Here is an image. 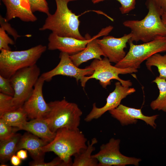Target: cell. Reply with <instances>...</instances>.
<instances>
[{
  "instance_id": "obj_1",
  "label": "cell",
  "mask_w": 166,
  "mask_h": 166,
  "mask_svg": "<svg viewBox=\"0 0 166 166\" xmlns=\"http://www.w3.org/2000/svg\"><path fill=\"white\" fill-rule=\"evenodd\" d=\"M146 5L148 12L144 18L127 20L123 23L131 31L132 37L129 41L145 43L166 37V27L161 18V12L152 0H147Z\"/></svg>"
},
{
  "instance_id": "obj_2",
  "label": "cell",
  "mask_w": 166,
  "mask_h": 166,
  "mask_svg": "<svg viewBox=\"0 0 166 166\" xmlns=\"http://www.w3.org/2000/svg\"><path fill=\"white\" fill-rule=\"evenodd\" d=\"M87 140L79 128L73 129L65 128L58 129L51 141L42 148L45 153L52 152L66 164L72 166L71 157L86 148Z\"/></svg>"
},
{
  "instance_id": "obj_3",
  "label": "cell",
  "mask_w": 166,
  "mask_h": 166,
  "mask_svg": "<svg viewBox=\"0 0 166 166\" xmlns=\"http://www.w3.org/2000/svg\"><path fill=\"white\" fill-rule=\"evenodd\" d=\"M56 9L53 14L47 15L40 31L49 30L61 37L74 38L84 40L86 38L81 34L79 30L80 15H76L70 10L68 4L77 0H55Z\"/></svg>"
},
{
  "instance_id": "obj_4",
  "label": "cell",
  "mask_w": 166,
  "mask_h": 166,
  "mask_svg": "<svg viewBox=\"0 0 166 166\" xmlns=\"http://www.w3.org/2000/svg\"><path fill=\"white\" fill-rule=\"evenodd\" d=\"M48 104L50 110L43 118L52 132H56L64 128H78L82 112L77 104L68 102L65 98Z\"/></svg>"
},
{
  "instance_id": "obj_5",
  "label": "cell",
  "mask_w": 166,
  "mask_h": 166,
  "mask_svg": "<svg viewBox=\"0 0 166 166\" xmlns=\"http://www.w3.org/2000/svg\"><path fill=\"white\" fill-rule=\"evenodd\" d=\"M47 48L46 46L40 44L21 51L2 49L0 53V75L10 78L19 70L36 64Z\"/></svg>"
},
{
  "instance_id": "obj_6",
  "label": "cell",
  "mask_w": 166,
  "mask_h": 166,
  "mask_svg": "<svg viewBox=\"0 0 166 166\" xmlns=\"http://www.w3.org/2000/svg\"><path fill=\"white\" fill-rule=\"evenodd\" d=\"M94 72L89 76H85L81 81V86L85 87L87 81L91 79L99 81L101 85L104 88L111 85V81L117 80L124 86L130 87L132 83L130 80H124L120 78L119 74H125L136 73L137 69L132 68H121L111 65L109 59L105 57L101 60L94 59L89 66Z\"/></svg>"
},
{
  "instance_id": "obj_7",
  "label": "cell",
  "mask_w": 166,
  "mask_h": 166,
  "mask_svg": "<svg viewBox=\"0 0 166 166\" xmlns=\"http://www.w3.org/2000/svg\"><path fill=\"white\" fill-rule=\"evenodd\" d=\"M129 49L124 58L115 66L121 68L137 69L145 60L153 54L166 52V37L157 38L151 41L135 45L129 41Z\"/></svg>"
},
{
  "instance_id": "obj_8",
  "label": "cell",
  "mask_w": 166,
  "mask_h": 166,
  "mask_svg": "<svg viewBox=\"0 0 166 166\" xmlns=\"http://www.w3.org/2000/svg\"><path fill=\"white\" fill-rule=\"evenodd\" d=\"M40 74L35 64L19 70L10 78L14 91L12 102L17 108L23 106L33 90Z\"/></svg>"
},
{
  "instance_id": "obj_9",
  "label": "cell",
  "mask_w": 166,
  "mask_h": 166,
  "mask_svg": "<svg viewBox=\"0 0 166 166\" xmlns=\"http://www.w3.org/2000/svg\"><path fill=\"white\" fill-rule=\"evenodd\" d=\"M121 140L111 138L109 141L102 144L99 152L92 155L98 163V166H125L133 165L138 166L141 161L140 159L126 156L120 151Z\"/></svg>"
},
{
  "instance_id": "obj_10",
  "label": "cell",
  "mask_w": 166,
  "mask_h": 166,
  "mask_svg": "<svg viewBox=\"0 0 166 166\" xmlns=\"http://www.w3.org/2000/svg\"><path fill=\"white\" fill-rule=\"evenodd\" d=\"M59 58V62L55 68L41 75L45 81H49L53 77L60 75L73 77L78 82L85 76L91 75L93 73V70L89 66L84 69L76 66L71 59L69 55L66 53L61 52Z\"/></svg>"
},
{
  "instance_id": "obj_11",
  "label": "cell",
  "mask_w": 166,
  "mask_h": 166,
  "mask_svg": "<svg viewBox=\"0 0 166 166\" xmlns=\"http://www.w3.org/2000/svg\"><path fill=\"white\" fill-rule=\"evenodd\" d=\"M115 85V89L108 96L105 104L102 107L98 108L96 103H94L91 111L84 119L85 121L89 122L98 119L106 112L117 107L122 100L136 91L134 88L124 86L119 81Z\"/></svg>"
},
{
  "instance_id": "obj_12",
  "label": "cell",
  "mask_w": 166,
  "mask_h": 166,
  "mask_svg": "<svg viewBox=\"0 0 166 166\" xmlns=\"http://www.w3.org/2000/svg\"><path fill=\"white\" fill-rule=\"evenodd\" d=\"M45 81L40 76L32 93L22 106L27 117L32 120L44 118L49 111L48 104L45 101L42 93Z\"/></svg>"
},
{
  "instance_id": "obj_13",
  "label": "cell",
  "mask_w": 166,
  "mask_h": 166,
  "mask_svg": "<svg viewBox=\"0 0 166 166\" xmlns=\"http://www.w3.org/2000/svg\"><path fill=\"white\" fill-rule=\"evenodd\" d=\"M132 37L131 33L124 34L120 38H115L111 36H104L102 39H97V42L101 47L105 57L111 62L116 64L125 57L126 53L124 49L126 48Z\"/></svg>"
},
{
  "instance_id": "obj_14",
  "label": "cell",
  "mask_w": 166,
  "mask_h": 166,
  "mask_svg": "<svg viewBox=\"0 0 166 166\" xmlns=\"http://www.w3.org/2000/svg\"><path fill=\"white\" fill-rule=\"evenodd\" d=\"M86 39L81 40L74 38L61 37L52 33L48 38L47 49L50 50L57 49L69 55L76 54L84 49L92 38L88 34Z\"/></svg>"
},
{
  "instance_id": "obj_15",
  "label": "cell",
  "mask_w": 166,
  "mask_h": 166,
  "mask_svg": "<svg viewBox=\"0 0 166 166\" xmlns=\"http://www.w3.org/2000/svg\"><path fill=\"white\" fill-rule=\"evenodd\" d=\"M111 116L116 119L123 126L136 124L137 120H141L148 125L155 128L156 124L155 120L159 116L155 115L148 116L144 115L140 109L128 107L120 104L116 108L109 111Z\"/></svg>"
},
{
  "instance_id": "obj_16",
  "label": "cell",
  "mask_w": 166,
  "mask_h": 166,
  "mask_svg": "<svg viewBox=\"0 0 166 166\" xmlns=\"http://www.w3.org/2000/svg\"><path fill=\"white\" fill-rule=\"evenodd\" d=\"M113 28L112 26L102 28L97 34L92 38L84 49L76 54L69 55L73 63L78 67L82 63L90 60H101L102 56L105 57V55L97 42V39L99 37L108 35Z\"/></svg>"
},
{
  "instance_id": "obj_17",
  "label": "cell",
  "mask_w": 166,
  "mask_h": 166,
  "mask_svg": "<svg viewBox=\"0 0 166 166\" xmlns=\"http://www.w3.org/2000/svg\"><path fill=\"white\" fill-rule=\"evenodd\" d=\"M6 8L5 18L9 21L18 18L25 22H35L36 16L31 10L28 0H2Z\"/></svg>"
},
{
  "instance_id": "obj_18",
  "label": "cell",
  "mask_w": 166,
  "mask_h": 166,
  "mask_svg": "<svg viewBox=\"0 0 166 166\" xmlns=\"http://www.w3.org/2000/svg\"><path fill=\"white\" fill-rule=\"evenodd\" d=\"M49 142L27 132L21 136L17 146L16 151L24 149L28 151L34 160L44 161L45 153L42 148Z\"/></svg>"
},
{
  "instance_id": "obj_19",
  "label": "cell",
  "mask_w": 166,
  "mask_h": 166,
  "mask_svg": "<svg viewBox=\"0 0 166 166\" xmlns=\"http://www.w3.org/2000/svg\"><path fill=\"white\" fill-rule=\"evenodd\" d=\"M20 130H24L49 142L54 138L56 132H52L43 118L26 121Z\"/></svg>"
},
{
  "instance_id": "obj_20",
  "label": "cell",
  "mask_w": 166,
  "mask_h": 166,
  "mask_svg": "<svg viewBox=\"0 0 166 166\" xmlns=\"http://www.w3.org/2000/svg\"><path fill=\"white\" fill-rule=\"evenodd\" d=\"M96 138L92 139L91 142L87 141V148L75 154L72 166H98L97 160L92 154L95 150L94 145L97 143Z\"/></svg>"
},
{
  "instance_id": "obj_21",
  "label": "cell",
  "mask_w": 166,
  "mask_h": 166,
  "mask_svg": "<svg viewBox=\"0 0 166 166\" xmlns=\"http://www.w3.org/2000/svg\"><path fill=\"white\" fill-rule=\"evenodd\" d=\"M19 133H15L10 138L0 142V160L2 164L9 160L15 154L17 145L21 136Z\"/></svg>"
},
{
  "instance_id": "obj_22",
  "label": "cell",
  "mask_w": 166,
  "mask_h": 166,
  "mask_svg": "<svg viewBox=\"0 0 166 166\" xmlns=\"http://www.w3.org/2000/svg\"><path fill=\"white\" fill-rule=\"evenodd\" d=\"M27 114L22 106L14 110L6 113L0 116L9 125L18 128L19 130L27 121Z\"/></svg>"
},
{
  "instance_id": "obj_23",
  "label": "cell",
  "mask_w": 166,
  "mask_h": 166,
  "mask_svg": "<svg viewBox=\"0 0 166 166\" xmlns=\"http://www.w3.org/2000/svg\"><path fill=\"white\" fill-rule=\"evenodd\" d=\"M152 82L156 84L159 93L157 98L151 102L150 106L153 110L166 112V80L158 76Z\"/></svg>"
},
{
  "instance_id": "obj_24",
  "label": "cell",
  "mask_w": 166,
  "mask_h": 166,
  "mask_svg": "<svg viewBox=\"0 0 166 166\" xmlns=\"http://www.w3.org/2000/svg\"><path fill=\"white\" fill-rule=\"evenodd\" d=\"M145 62L147 69L152 72V67H157L159 77L166 80V54L162 55L159 53H155L148 58Z\"/></svg>"
},
{
  "instance_id": "obj_25",
  "label": "cell",
  "mask_w": 166,
  "mask_h": 166,
  "mask_svg": "<svg viewBox=\"0 0 166 166\" xmlns=\"http://www.w3.org/2000/svg\"><path fill=\"white\" fill-rule=\"evenodd\" d=\"M13 98L11 96L0 93V116L18 108L13 103Z\"/></svg>"
},
{
  "instance_id": "obj_26",
  "label": "cell",
  "mask_w": 166,
  "mask_h": 166,
  "mask_svg": "<svg viewBox=\"0 0 166 166\" xmlns=\"http://www.w3.org/2000/svg\"><path fill=\"white\" fill-rule=\"evenodd\" d=\"M18 130V128L9 125L0 118V141L10 138Z\"/></svg>"
},
{
  "instance_id": "obj_27",
  "label": "cell",
  "mask_w": 166,
  "mask_h": 166,
  "mask_svg": "<svg viewBox=\"0 0 166 166\" xmlns=\"http://www.w3.org/2000/svg\"><path fill=\"white\" fill-rule=\"evenodd\" d=\"M31 11L33 13L38 11L46 14L50 13L48 4L46 0H28Z\"/></svg>"
},
{
  "instance_id": "obj_28",
  "label": "cell",
  "mask_w": 166,
  "mask_h": 166,
  "mask_svg": "<svg viewBox=\"0 0 166 166\" xmlns=\"http://www.w3.org/2000/svg\"><path fill=\"white\" fill-rule=\"evenodd\" d=\"M106 0H92V2L93 3L95 4ZM116 0L121 4L119 10L122 14H128L135 8L136 0Z\"/></svg>"
},
{
  "instance_id": "obj_29",
  "label": "cell",
  "mask_w": 166,
  "mask_h": 166,
  "mask_svg": "<svg viewBox=\"0 0 166 166\" xmlns=\"http://www.w3.org/2000/svg\"><path fill=\"white\" fill-rule=\"evenodd\" d=\"M0 93L13 97L14 91L10 78L0 75Z\"/></svg>"
},
{
  "instance_id": "obj_30",
  "label": "cell",
  "mask_w": 166,
  "mask_h": 166,
  "mask_svg": "<svg viewBox=\"0 0 166 166\" xmlns=\"http://www.w3.org/2000/svg\"><path fill=\"white\" fill-rule=\"evenodd\" d=\"M14 42L6 33L4 29L0 28V50L4 49L11 50V49L9 45H14Z\"/></svg>"
},
{
  "instance_id": "obj_31",
  "label": "cell",
  "mask_w": 166,
  "mask_h": 166,
  "mask_svg": "<svg viewBox=\"0 0 166 166\" xmlns=\"http://www.w3.org/2000/svg\"><path fill=\"white\" fill-rule=\"evenodd\" d=\"M29 164L31 166H67L65 163L58 156L49 162H45L44 161L33 160L30 162Z\"/></svg>"
},
{
  "instance_id": "obj_32",
  "label": "cell",
  "mask_w": 166,
  "mask_h": 166,
  "mask_svg": "<svg viewBox=\"0 0 166 166\" xmlns=\"http://www.w3.org/2000/svg\"><path fill=\"white\" fill-rule=\"evenodd\" d=\"M0 24L1 27L3 28L8 34L12 35L15 40H16L18 38L21 37L17 31L12 27L6 18H3L1 15L0 16Z\"/></svg>"
},
{
  "instance_id": "obj_33",
  "label": "cell",
  "mask_w": 166,
  "mask_h": 166,
  "mask_svg": "<svg viewBox=\"0 0 166 166\" xmlns=\"http://www.w3.org/2000/svg\"><path fill=\"white\" fill-rule=\"evenodd\" d=\"M152 0L161 11L162 14L166 12V0Z\"/></svg>"
},
{
  "instance_id": "obj_34",
  "label": "cell",
  "mask_w": 166,
  "mask_h": 166,
  "mask_svg": "<svg viewBox=\"0 0 166 166\" xmlns=\"http://www.w3.org/2000/svg\"><path fill=\"white\" fill-rule=\"evenodd\" d=\"M10 160L11 164L14 166H19L22 162V160L15 154L12 156Z\"/></svg>"
},
{
  "instance_id": "obj_35",
  "label": "cell",
  "mask_w": 166,
  "mask_h": 166,
  "mask_svg": "<svg viewBox=\"0 0 166 166\" xmlns=\"http://www.w3.org/2000/svg\"><path fill=\"white\" fill-rule=\"evenodd\" d=\"M16 155L22 160H26L28 157L27 150L22 149L17 152Z\"/></svg>"
},
{
  "instance_id": "obj_36",
  "label": "cell",
  "mask_w": 166,
  "mask_h": 166,
  "mask_svg": "<svg viewBox=\"0 0 166 166\" xmlns=\"http://www.w3.org/2000/svg\"><path fill=\"white\" fill-rule=\"evenodd\" d=\"M162 20L166 27V12L163 13L161 15Z\"/></svg>"
}]
</instances>
